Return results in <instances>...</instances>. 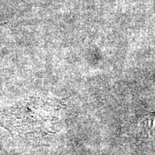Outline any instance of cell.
Wrapping results in <instances>:
<instances>
[{"instance_id":"1","label":"cell","mask_w":155,"mask_h":155,"mask_svg":"<svg viewBox=\"0 0 155 155\" xmlns=\"http://www.w3.org/2000/svg\"><path fill=\"white\" fill-rule=\"evenodd\" d=\"M61 104L57 98L31 96L0 111V125L15 137L51 133L49 128Z\"/></svg>"}]
</instances>
